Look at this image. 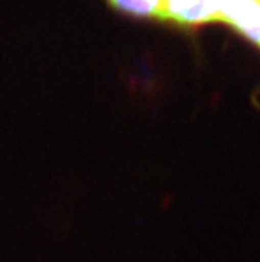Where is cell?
<instances>
[{
  "label": "cell",
  "instance_id": "6da1fadb",
  "mask_svg": "<svg viewBox=\"0 0 260 262\" xmlns=\"http://www.w3.org/2000/svg\"><path fill=\"white\" fill-rule=\"evenodd\" d=\"M221 0H163L160 20L195 27L220 22Z\"/></svg>",
  "mask_w": 260,
  "mask_h": 262
},
{
  "label": "cell",
  "instance_id": "7a4b0ae2",
  "mask_svg": "<svg viewBox=\"0 0 260 262\" xmlns=\"http://www.w3.org/2000/svg\"><path fill=\"white\" fill-rule=\"evenodd\" d=\"M220 22L260 47V0H221Z\"/></svg>",
  "mask_w": 260,
  "mask_h": 262
},
{
  "label": "cell",
  "instance_id": "3957f363",
  "mask_svg": "<svg viewBox=\"0 0 260 262\" xmlns=\"http://www.w3.org/2000/svg\"><path fill=\"white\" fill-rule=\"evenodd\" d=\"M107 2L123 13L138 17L160 19L163 0H107Z\"/></svg>",
  "mask_w": 260,
  "mask_h": 262
}]
</instances>
